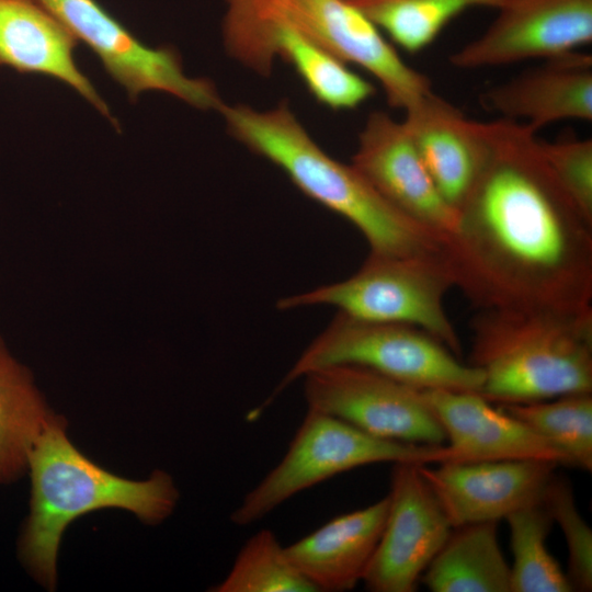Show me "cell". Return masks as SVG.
<instances>
[{
	"label": "cell",
	"instance_id": "cell-25",
	"mask_svg": "<svg viewBox=\"0 0 592 592\" xmlns=\"http://www.w3.org/2000/svg\"><path fill=\"white\" fill-rule=\"evenodd\" d=\"M513 562L510 567V592H571L566 572L551 556L546 538L553 521L542 504L510 514Z\"/></svg>",
	"mask_w": 592,
	"mask_h": 592
},
{
	"label": "cell",
	"instance_id": "cell-13",
	"mask_svg": "<svg viewBox=\"0 0 592 592\" xmlns=\"http://www.w3.org/2000/svg\"><path fill=\"white\" fill-rule=\"evenodd\" d=\"M490 26L449 55L460 69L548 59L592 39V0H509Z\"/></svg>",
	"mask_w": 592,
	"mask_h": 592
},
{
	"label": "cell",
	"instance_id": "cell-7",
	"mask_svg": "<svg viewBox=\"0 0 592 592\" xmlns=\"http://www.w3.org/2000/svg\"><path fill=\"white\" fill-rule=\"evenodd\" d=\"M446 457L445 445L385 440L308 409L283 458L243 497L230 520L238 526L255 523L299 492L357 467L399 462L430 465Z\"/></svg>",
	"mask_w": 592,
	"mask_h": 592
},
{
	"label": "cell",
	"instance_id": "cell-14",
	"mask_svg": "<svg viewBox=\"0 0 592 592\" xmlns=\"http://www.w3.org/2000/svg\"><path fill=\"white\" fill-rule=\"evenodd\" d=\"M351 164L389 204L444 244L456 213L434 185L403 122L372 112Z\"/></svg>",
	"mask_w": 592,
	"mask_h": 592
},
{
	"label": "cell",
	"instance_id": "cell-18",
	"mask_svg": "<svg viewBox=\"0 0 592 592\" xmlns=\"http://www.w3.org/2000/svg\"><path fill=\"white\" fill-rule=\"evenodd\" d=\"M481 102L500 118L525 119L536 133L563 119L591 121L592 57L574 50L544 59L485 91Z\"/></svg>",
	"mask_w": 592,
	"mask_h": 592
},
{
	"label": "cell",
	"instance_id": "cell-22",
	"mask_svg": "<svg viewBox=\"0 0 592 592\" xmlns=\"http://www.w3.org/2000/svg\"><path fill=\"white\" fill-rule=\"evenodd\" d=\"M56 417L36 388L30 371L0 338V482L27 471L30 453Z\"/></svg>",
	"mask_w": 592,
	"mask_h": 592
},
{
	"label": "cell",
	"instance_id": "cell-9",
	"mask_svg": "<svg viewBox=\"0 0 592 592\" xmlns=\"http://www.w3.org/2000/svg\"><path fill=\"white\" fill-rule=\"evenodd\" d=\"M37 1L100 58L130 101L141 92L158 90L200 110L219 111L223 105L212 81L184 73L174 48L144 45L95 0Z\"/></svg>",
	"mask_w": 592,
	"mask_h": 592
},
{
	"label": "cell",
	"instance_id": "cell-20",
	"mask_svg": "<svg viewBox=\"0 0 592 592\" xmlns=\"http://www.w3.org/2000/svg\"><path fill=\"white\" fill-rule=\"evenodd\" d=\"M388 496L339 515L285 547L296 569L317 592L352 590L363 580L382 535Z\"/></svg>",
	"mask_w": 592,
	"mask_h": 592
},
{
	"label": "cell",
	"instance_id": "cell-17",
	"mask_svg": "<svg viewBox=\"0 0 592 592\" xmlns=\"http://www.w3.org/2000/svg\"><path fill=\"white\" fill-rule=\"evenodd\" d=\"M405 113L402 122L424 167L456 213L485 162L490 122L468 118L433 90Z\"/></svg>",
	"mask_w": 592,
	"mask_h": 592
},
{
	"label": "cell",
	"instance_id": "cell-5",
	"mask_svg": "<svg viewBox=\"0 0 592 592\" xmlns=\"http://www.w3.org/2000/svg\"><path fill=\"white\" fill-rule=\"evenodd\" d=\"M335 364L378 372L408 386L480 391L482 376L426 331L407 323L369 321L338 312L284 376L274 394L250 413L260 415L271 400L307 373Z\"/></svg>",
	"mask_w": 592,
	"mask_h": 592
},
{
	"label": "cell",
	"instance_id": "cell-24",
	"mask_svg": "<svg viewBox=\"0 0 592 592\" xmlns=\"http://www.w3.org/2000/svg\"><path fill=\"white\" fill-rule=\"evenodd\" d=\"M509 0H355L390 41L408 53L429 46L456 15L473 7L499 9Z\"/></svg>",
	"mask_w": 592,
	"mask_h": 592
},
{
	"label": "cell",
	"instance_id": "cell-11",
	"mask_svg": "<svg viewBox=\"0 0 592 592\" xmlns=\"http://www.w3.org/2000/svg\"><path fill=\"white\" fill-rule=\"evenodd\" d=\"M392 465L386 521L362 581L373 592H413L453 526L420 464Z\"/></svg>",
	"mask_w": 592,
	"mask_h": 592
},
{
	"label": "cell",
	"instance_id": "cell-28",
	"mask_svg": "<svg viewBox=\"0 0 592 592\" xmlns=\"http://www.w3.org/2000/svg\"><path fill=\"white\" fill-rule=\"evenodd\" d=\"M540 153L563 193L592 223V140L544 141Z\"/></svg>",
	"mask_w": 592,
	"mask_h": 592
},
{
	"label": "cell",
	"instance_id": "cell-27",
	"mask_svg": "<svg viewBox=\"0 0 592 592\" xmlns=\"http://www.w3.org/2000/svg\"><path fill=\"white\" fill-rule=\"evenodd\" d=\"M542 505L551 521L559 525L568 549L566 572L573 591L592 590V531L581 516L570 485L554 477Z\"/></svg>",
	"mask_w": 592,
	"mask_h": 592
},
{
	"label": "cell",
	"instance_id": "cell-8",
	"mask_svg": "<svg viewBox=\"0 0 592 592\" xmlns=\"http://www.w3.org/2000/svg\"><path fill=\"white\" fill-rule=\"evenodd\" d=\"M226 1L225 47L243 66L269 76L281 57L314 98L332 110L355 109L374 95L372 83L304 35L271 0Z\"/></svg>",
	"mask_w": 592,
	"mask_h": 592
},
{
	"label": "cell",
	"instance_id": "cell-23",
	"mask_svg": "<svg viewBox=\"0 0 592 592\" xmlns=\"http://www.w3.org/2000/svg\"><path fill=\"white\" fill-rule=\"evenodd\" d=\"M499 408L556 447L566 457L568 466L592 470V392L503 403Z\"/></svg>",
	"mask_w": 592,
	"mask_h": 592
},
{
	"label": "cell",
	"instance_id": "cell-26",
	"mask_svg": "<svg viewBox=\"0 0 592 592\" xmlns=\"http://www.w3.org/2000/svg\"><path fill=\"white\" fill-rule=\"evenodd\" d=\"M215 592H317L296 569L271 530H260L239 550Z\"/></svg>",
	"mask_w": 592,
	"mask_h": 592
},
{
	"label": "cell",
	"instance_id": "cell-2",
	"mask_svg": "<svg viewBox=\"0 0 592 592\" xmlns=\"http://www.w3.org/2000/svg\"><path fill=\"white\" fill-rule=\"evenodd\" d=\"M228 133L270 160L308 197L356 227L369 253L444 257L443 242L389 204L352 166L325 152L296 118L288 102L258 111L223 104Z\"/></svg>",
	"mask_w": 592,
	"mask_h": 592
},
{
	"label": "cell",
	"instance_id": "cell-16",
	"mask_svg": "<svg viewBox=\"0 0 592 592\" xmlns=\"http://www.w3.org/2000/svg\"><path fill=\"white\" fill-rule=\"evenodd\" d=\"M422 392L447 442L444 463L536 459L568 465L556 447L477 391Z\"/></svg>",
	"mask_w": 592,
	"mask_h": 592
},
{
	"label": "cell",
	"instance_id": "cell-3",
	"mask_svg": "<svg viewBox=\"0 0 592 592\" xmlns=\"http://www.w3.org/2000/svg\"><path fill=\"white\" fill-rule=\"evenodd\" d=\"M30 514L20 540L23 563L44 587L57 579V555L66 527L86 513L118 508L144 523H161L173 512L179 492L161 470L141 481L118 477L98 466L69 441L66 422L56 415L35 442L27 462Z\"/></svg>",
	"mask_w": 592,
	"mask_h": 592
},
{
	"label": "cell",
	"instance_id": "cell-10",
	"mask_svg": "<svg viewBox=\"0 0 592 592\" xmlns=\"http://www.w3.org/2000/svg\"><path fill=\"white\" fill-rule=\"evenodd\" d=\"M303 378L308 409L389 441L431 446L445 442L421 389L352 364L325 366Z\"/></svg>",
	"mask_w": 592,
	"mask_h": 592
},
{
	"label": "cell",
	"instance_id": "cell-19",
	"mask_svg": "<svg viewBox=\"0 0 592 592\" xmlns=\"http://www.w3.org/2000/svg\"><path fill=\"white\" fill-rule=\"evenodd\" d=\"M77 38L37 0H0V67L58 79L112 118L106 103L80 71Z\"/></svg>",
	"mask_w": 592,
	"mask_h": 592
},
{
	"label": "cell",
	"instance_id": "cell-1",
	"mask_svg": "<svg viewBox=\"0 0 592 592\" xmlns=\"http://www.w3.org/2000/svg\"><path fill=\"white\" fill-rule=\"evenodd\" d=\"M444 249L455 287L478 309L592 307V223L522 122H490L485 162Z\"/></svg>",
	"mask_w": 592,
	"mask_h": 592
},
{
	"label": "cell",
	"instance_id": "cell-21",
	"mask_svg": "<svg viewBox=\"0 0 592 592\" xmlns=\"http://www.w3.org/2000/svg\"><path fill=\"white\" fill-rule=\"evenodd\" d=\"M421 579L433 592H510L497 522L453 527Z\"/></svg>",
	"mask_w": 592,
	"mask_h": 592
},
{
	"label": "cell",
	"instance_id": "cell-29",
	"mask_svg": "<svg viewBox=\"0 0 592 592\" xmlns=\"http://www.w3.org/2000/svg\"><path fill=\"white\" fill-rule=\"evenodd\" d=\"M349 1H355V0H349Z\"/></svg>",
	"mask_w": 592,
	"mask_h": 592
},
{
	"label": "cell",
	"instance_id": "cell-12",
	"mask_svg": "<svg viewBox=\"0 0 592 592\" xmlns=\"http://www.w3.org/2000/svg\"><path fill=\"white\" fill-rule=\"evenodd\" d=\"M287 20L335 58L360 66L382 86L390 106L406 111L432 91L383 32L349 0H271Z\"/></svg>",
	"mask_w": 592,
	"mask_h": 592
},
{
	"label": "cell",
	"instance_id": "cell-6",
	"mask_svg": "<svg viewBox=\"0 0 592 592\" xmlns=\"http://www.w3.org/2000/svg\"><path fill=\"white\" fill-rule=\"evenodd\" d=\"M455 287L446 257H392L369 253L352 276L284 297L277 308L327 305L352 318L418 327L460 357L462 343L444 300Z\"/></svg>",
	"mask_w": 592,
	"mask_h": 592
},
{
	"label": "cell",
	"instance_id": "cell-4",
	"mask_svg": "<svg viewBox=\"0 0 592 592\" xmlns=\"http://www.w3.org/2000/svg\"><path fill=\"white\" fill-rule=\"evenodd\" d=\"M469 364L490 402L520 403L592 392V307L479 309Z\"/></svg>",
	"mask_w": 592,
	"mask_h": 592
},
{
	"label": "cell",
	"instance_id": "cell-15",
	"mask_svg": "<svg viewBox=\"0 0 592 592\" xmlns=\"http://www.w3.org/2000/svg\"><path fill=\"white\" fill-rule=\"evenodd\" d=\"M420 464L451 525L498 522L542 504L557 464L536 459Z\"/></svg>",
	"mask_w": 592,
	"mask_h": 592
}]
</instances>
